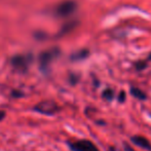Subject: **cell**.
<instances>
[{
    "label": "cell",
    "instance_id": "cell-1",
    "mask_svg": "<svg viewBox=\"0 0 151 151\" xmlns=\"http://www.w3.org/2000/svg\"><path fill=\"white\" fill-rule=\"evenodd\" d=\"M62 108L54 100H42L32 107V110L36 113L46 116H54L61 111Z\"/></svg>",
    "mask_w": 151,
    "mask_h": 151
},
{
    "label": "cell",
    "instance_id": "cell-2",
    "mask_svg": "<svg viewBox=\"0 0 151 151\" xmlns=\"http://www.w3.org/2000/svg\"><path fill=\"white\" fill-rule=\"evenodd\" d=\"M60 55L59 48H52V50L42 52L39 56V66L40 70L42 72H46L48 69V66L50 65L52 61Z\"/></svg>",
    "mask_w": 151,
    "mask_h": 151
},
{
    "label": "cell",
    "instance_id": "cell-3",
    "mask_svg": "<svg viewBox=\"0 0 151 151\" xmlns=\"http://www.w3.org/2000/svg\"><path fill=\"white\" fill-rule=\"evenodd\" d=\"M67 145L72 151H100L93 142L86 139L68 141Z\"/></svg>",
    "mask_w": 151,
    "mask_h": 151
},
{
    "label": "cell",
    "instance_id": "cell-4",
    "mask_svg": "<svg viewBox=\"0 0 151 151\" xmlns=\"http://www.w3.org/2000/svg\"><path fill=\"white\" fill-rule=\"evenodd\" d=\"M30 57L24 56V55H19V56H14L12 59L10 63L12 66L16 71L20 72V73H25L27 72L29 68V64H30Z\"/></svg>",
    "mask_w": 151,
    "mask_h": 151
},
{
    "label": "cell",
    "instance_id": "cell-5",
    "mask_svg": "<svg viewBox=\"0 0 151 151\" xmlns=\"http://www.w3.org/2000/svg\"><path fill=\"white\" fill-rule=\"evenodd\" d=\"M77 8V4H76L75 1L73 0H66V1L62 2V3L59 4L56 8V14L58 17H61V18H65V17H68L70 14H72Z\"/></svg>",
    "mask_w": 151,
    "mask_h": 151
},
{
    "label": "cell",
    "instance_id": "cell-6",
    "mask_svg": "<svg viewBox=\"0 0 151 151\" xmlns=\"http://www.w3.org/2000/svg\"><path fill=\"white\" fill-rule=\"evenodd\" d=\"M131 141L138 147L151 151V142L144 136H133L131 138Z\"/></svg>",
    "mask_w": 151,
    "mask_h": 151
},
{
    "label": "cell",
    "instance_id": "cell-7",
    "mask_svg": "<svg viewBox=\"0 0 151 151\" xmlns=\"http://www.w3.org/2000/svg\"><path fill=\"white\" fill-rule=\"evenodd\" d=\"M131 93L133 97H135L136 99H138V100H141V101H144V100L147 99L146 93L142 90H140V88H135V86L131 88Z\"/></svg>",
    "mask_w": 151,
    "mask_h": 151
},
{
    "label": "cell",
    "instance_id": "cell-8",
    "mask_svg": "<svg viewBox=\"0 0 151 151\" xmlns=\"http://www.w3.org/2000/svg\"><path fill=\"white\" fill-rule=\"evenodd\" d=\"M88 55H90V52L88 50H81L79 52H75L71 56V60L72 61H80V60H84L86 58H88Z\"/></svg>",
    "mask_w": 151,
    "mask_h": 151
},
{
    "label": "cell",
    "instance_id": "cell-9",
    "mask_svg": "<svg viewBox=\"0 0 151 151\" xmlns=\"http://www.w3.org/2000/svg\"><path fill=\"white\" fill-rule=\"evenodd\" d=\"M76 25H77V22H69V23H67V24L64 25V27L62 28L60 33L61 34L69 33V32H71L74 28H75Z\"/></svg>",
    "mask_w": 151,
    "mask_h": 151
},
{
    "label": "cell",
    "instance_id": "cell-10",
    "mask_svg": "<svg viewBox=\"0 0 151 151\" xmlns=\"http://www.w3.org/2000/svg\"><path fill=\"white\" fill-rule=\"evenodd\" d=\"M102 98L107 100V101H112L114 98L113 90H111V88H106V90L103 91V93H102Z\"/></svg>",
    "mask_w": 151,
    "mask_h": 151
},
{
    "label": "cell",
    "instance_id": "cell-11",
    "mask_svg": "<svg viewBox=\"0 0 151 151\" xmlns=\"http://www.w3.org/2000/svg\"><path fill=\"white\" fill-rule=\"evenodd\" d=\"M10 97L14 99H21V98L25 97V93L20 90H12L10 91Z\"/></svg>",
    "mask_w": 151,
    "mask_h": 151
},
{
    "label": "cell",
    "instance_id": "cell-12",
    "mask_svg": "<svg viewBox=\"0 0 151 151\" xmlns=\"http://www.w3.org/2000/svg\"><path fill=\"white\" fill-rule=\"evenodd\" d=\"M146 67H147V63L144 61H139L135 64V68L138 71H142V70H144Z\"/></svg>",
    "mask_w": 151,
    "mask_h": 151
},
{
    "label": "cell",
    "instance_id": "cell-13",
    "mask_svg": "<svg viewBox=\"0 0 151 151\" xmlns=\"http://www.w3.org/2000/svg\"><path fill=\"white\" fill-rule=\"evenodd\" d=\"M78 80H79V76L76 75V74H71V75L69 76V82L72 86H75L78 82Z\"/></svg>",
    "mask_w": 151,
    "mask_h": 151
},
{
    "label": "cell",
    "instance_id": "cell-14",
    "mask_svg": "<svg viewBox=\"0 0 151 151\" xmlns=\"http://www.w3.org/2000/svg\"><path fill=\"white\" fill-rule=\"evenodd\" d=\"M125 99H127V95H125V91H121L117 96V101L119 103H124L125 102Z\"/></svg>",
    "mask_w": 151,
    "mask_h": 151
},
{
    "label": "cell",
    "instance_id": "cell-15",
    "mask_svg": "<svg viewBox=\"0 0 151 151\" xmlns=\"http://www.w3.org/2000/svg\"><path fill=\"white\" fill-rule=\"evenodd\" d=\"M123 148H124V151H136L133 147H132L131 145H129L127 143L123 144Z\"/></svg>",
    "mask_w": 151,
    "mask_h": 151
},
{
    "label": "cell",
    "instance_id": "cell-16",
    "mask_svg": "<svg viewBox=\"0 0 151 151\" xmlns=\"http://www.w3.org/2000/svg\"><path fill=\"white\" fill-rule=\"evenodd\" d=\"M6 117V111L5 110H1L0 109V122Z\"/></svg>",
    "mask_w": 151,
    "mask_h": 151
},
{
    "label": "cell",
    "instance_id": "cell-17",
    "mask_svg": "<svg viewBox=\"0 0 151 151\" xmlns=\"http://www.w3.org/2000/svg\"><path fill=\"white\" fill-rule=\"evenodd\" d=\"M148 59H149V60H150V61H151V54H150V55H149V57H148Z\"/></svg>",
    "mask_w": 151,
    "mask_h": 151
}]
</instances>
